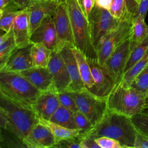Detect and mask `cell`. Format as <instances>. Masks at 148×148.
<instances>
[{"label":"cell","mask_w":148,"mask_h":148,"mask_svg":"<svg viewBox=\"0 0 148 148\" xmlns=\"http://www.w3.org/2000/svg\"><path fill=\"white\" fill-rule=\"evenodd\" d=\"M137 130L130 117L108 108L102 118L79 138L107 136L117 140L123 148H134Z\"/></svg>","instance_id":"1"},{"label":"cell","mask_w":148,"mask_h":148,"mask_svg":"<svg viewBox=\"0 0 148 148\" xmlns=\"http://www.w3.org/2000/svg\"><path fill=\"white\" fill-rule=\"evenodd\" d=\"M32 109L25 107L2 94L0 96V126L23 140L38 123Z\"/></svg>","instance_id":"2"},{"label":"cell","mask_w":148,"mask_h":148,"mask_svg":"<svg viewBox=\"0 0 148 148\" xmlns=\"http://www.w3.org/2000/svg\"><path fill=\"white\" fill-rule=\"evenodd\" d=\"M40 91L18 72H0V92L10 100L31 109Z\"/></svg>","instance_id":"3"},{"label":"cell","mask_w":148,"mask_h":148,"mask_svg":"<svg viewBox=\"0 0 148 148\" xmlns=\"http://www.w3.org/2000/svg\"><path fill=\"white\" fill-rule=\"evenodd\" d=\"M145 94L121 81L107 97L108 108L130 117L140 113L145 106Z\"/></svg>","instance_id":"4"},{"label":"cell","mask_w":148,"mask_h":148,"mask_svg":"<svg viewBox=\"0 0 148 148\" xmlns=\"http://www.w3.org/2000/svg\"><path fill=\"white\" fill-rule=\"evenodd\" d=\"M65 2L72 25L75 47L82 51L87 57L97 59L88 17L77 0H65Z\"/></svg>","instance_id":"5"},{"label":"cell","mask_w":148,"mask_h":148,"mask_svg":"<svg viewBox=\"0 0 148 148\" xmlns=\"http://www.w3.org/2000/svg\"><path fill=\"white\" fill-rule=\"evenodd\" d=\"M133 18L120 20L118 25L100 40L96 52L98 62L103 65L108 57L129 38Z\"/></svg>","instance_id":"6"},{"label":"cell","mask_w":148,"mask_h":148,"mask_svg":"<svg viewBox=\"0 0 148 148\" xmlns=\"http://www.w3.org/2000/svg\"><path fill=\"white\" fill-rule=\"evenodd\" d=\"M71 93L79 110L88 118L93 125L102 118L108 109L107 97L98 96L87 88L71 91Z\"/></svg>","instance_id":"7"},{"label":"cell","mask_w":148,"mask_h":148,"mask_svg":"<svg viewBox=\"0 0 148 148\" xmlns=\"http://www.w3.org/2000/svg\"><path fill=\"white\" fill-rule=\"evenodd\" d=\"M88 19L91 39L95 50L101 38L113 30L120 21V20L114 17L108 10L96 5L90 13Z\"/></svg>","instance_id":"8"},{"label":"cell","mask_w":148,"mask_h":148,"mask_svg":"<svg viewBox=\"0 0 148 148\" xmlns=\"http://www.w3.org/2000/svg\"><path fill=\"white\" fill-rule=\"evenodd\" d=\"M87 61L95 82L94 85L88 90L98 96L107 97L115 85L112 76L97 58L87 57Z\"/></svg>","instance_id":"9"},{"label":"cell","mask_w":148,"mask_h":148,"mask_svg":"<svg viewBox=\"0 0 148 148\" xmlns=\"http://www.w3.org/2000/svg\"><path fill=\"white\" fill-rule=\"evenodd\" d=\"M31 42L42 43L52 51H60V46L53 16L45 17L31 35Z\"/></svg>","instance_id":"10"},{"label":"cell","mask_w":148,"mask_h":148,"mask_svg":"<svg viewBox=\"0 0 148 148\" xmlns=\"http://www.w3.org/2000/svg\"><path fill=\"white\" fill-rule=\"evenodd\" d=\"M131 52L129 39L126 40L106 59L103 66L112 76L115 84L121 81Z\"/></svg>","instance_id":"11"},{"label":"cell","mask_w":148,"mask_h":148,"mask_svg":"<svg viewBox=\"0 0 148 148\" xmlns=\"http://www.w3.org/2000/svg\"><path fill=\"white\" fill-rule=\"evenodd\" d=\"M53 17L61 49L65 45L75 46L72 25L65 0L57 6Z\"/></svg>","instance_id":"12"},{"label":"cell","mask_w":148,"mask_h":148,"mask_svg":"<svg viewBox=\"0 0 148 148\" xmlns=\"http://www.w3.org/2000/svg\"><path fill=\"white\" fill-rule=\"evenodd\" d=\"M63 1L64 0H39L27 9L31 35L45 17L53 15L57 6Z\"/></svg>","instance_id":"13"},{"label":"cell","mask_w":148,"mask_h":148,"mask_svg":"<svg viewBox=\"0 0 148 148\" xmlns=\"http://www.w3.org/2000/svg\"><path fill=\"white\" fill-rule=\"evenodd\" d=\"M57 92L68 90L71 83L66 64L59 51H53L47 66Z\"/></svg>","instance_id":"14"},{"label":"cell","mask_w":148,"mask_h":148,"mask_svg":"<svg viewBox=\"0 0 148 148\" xmlns=\"http://www.w3.org/2000/svg\"><path fill=\"white\" fill-rule=\"evenodd\" d=\"M60 105L57 90H49L40 92L32 108L38 118L50 120Z\"/></svg>","instance_id":"15"},{"label":"cell","mask_w":148,"mask_h":148,"mask_svg":"<svg viewBox=\"0 0 148 148\" xmlns=\"http://www.w3.org/2000/svg\"><path fill=\"white\" fill-rule=\"evenodd\" d=\"M32 43L28 46L15 49L7 62L0 68V72H19L33 67L31 56Z\"/></svg>","instance_id":"16"},{"label":"cell","mask_w":148,"mask_h":148,"mask_svg":"<svg viewBox=\"0 0 148 148\" xmlns=\"http://www.w3.org/2000/svg\"><path fill=\"white\" fill-rule=\"evenodd\" d=\"M23 142L29 148L53 147L56 143L51 131L39 121Z\"/></svg>","instance_id":"17"},{"label":"cell","mask_w":148,"mask_h":148,"mask_svg":"<svg viewBox=\"0 0 148 148\" xmlns=\"http://www.w3.org/2000/svg\"><path fill=\"white\" fill-rule=\"evenodd\" d=\"M18 73L40 91L56 90L53 76L47 67L33 66Z\"/></svg>","instance_id":"18"},{"label":"cell","mask_w":148,"mask_h":148,"mask_svg":"<svg viewBox=\"0 0 148 148\" xmlns=\"http://www.w3.org/2000/svg\"><path fill=\"white\" fill-rule=\"evenodd\" d=\"M72 46L65 45L60 51L66 64L71 83L67 91H74L86 88L78 69L77 62L72 50Z\"/></svg>","instance_id":"19"},{"label":"cell","mask_w":148,"mask_h":148,"mask_svg":"<svg viewBox=\"0 0 148 148\" xmlns=\"http://www.w3.org/2000/svg\"><path fill=\"white\" fill-rule=\"evenodd\" d=\"M12 29L18 48L26 47L31 43L27 9L22 10L15 18Z\"/></svg>","instance_id":"20"},{"label":"cell","mask_w":148,"mask_h":148,"mask_svg":"<svg viewBox=\"0 0 148 148\" xmlns=\"http://www.w3.org/2000/svg\"><path fill=\"white\" fill-rule=\"evenodd\" d=\"M145 20V18L140 15H136L133 17L128 38L131 50L148 36V25Z\"/></svg>","instance_id":"21"},{"label":"cell","mask_w":148,"mask_h":148,"mask_svg":"<svg viewBox=\"0 0 148 148\" xmlns=\"http://www.w3.org/2000/svg\"><path fill=\"white\" fill-rule=\"evenodd\" d=\"M72 50L77 62L81 78L86 87L89 90L94 85L95 82L87 61V57L82 51L75 46L72 47Z\"/></svg>","instance_id":"22"},{"label":"cell","mask_w":148,"mask_h":148,"mask_svg":"<svg viewBox=\"0 0 148 148\" xmlns=\"http://www.w3.org/2000/svg\"><path fill=\"white\" fill-rule=\"evenodd\" d=\"M39 122L47 127L51 131L56 139V143L61 139L66 138H79L82 134V131L78 129L68 128L52 122L50 120H45L42 118H39Z\"/></svg>","instance_id":"23"},{"label":"cell","mask_w":148,"mask_h":148,"mask_svg":"<svg viewBox=\"0 0 148 148\" xmlns=\"http://www.w3.org/2000/svg\"><path fill=\"white\" fill-rule=\"evenodd\" d=\"M21 10L22 9L13 0H10L8 5L0 10L1 30L4 32L9 31L12 28L15 18Z\"/></svg>","instance_id":"24"},{"label":"cell","mask_w":148,"mask_h":148,"mask_svg":"<svg viewBox=\"0 0 148 148\" xmlns=\"http://www.w3.org/2000/svg\"><path fill=\"white\" fill-rule=\"evenodd\" d=\"M52 51L51 50L42 43H32L31 56L33 66L35 67H47Z\"/></svg>","instance_id":"25"},{"label":"cell","mask_w":148,"mask_h":148,"mask_svg":"<svg viewBox=\"0 0 148 148\" xmlns=\"http://www.w3.org/2000/svg\"><path fill=\"white\" fill-rule=\"evenodd\" d=\"M17 47L12 28L8 32H5L0 38V68L7 62Z\"/></svg>","instance_id":"26"},{"label":"cell","mask_w":148,"mask_h":148,"mask_svg":"<svg viewBox=\"0 0 148 148\" xmlns=\"http://www.w3.org/2000/svg\"><path fill=\"white\" fill-rule=\"evenodd\" d=\"M50 120L68 128L77 129L73 119V112L61 104Z\"/></svg>","instance_id":"27"},{"label":"cell","mask_w":148,"mask_h":148,"mask_svg":"<svg viewBox=\"0 0 148 148\" xmlns=\"http://www.w3.org/2000/svg\"><path fill=\"white\" fill-rule=\"evenodd\" d=\"M148 49V36L138 45L131 50L129 57L125 66L124 72L133 66L146 54Z\"/></svg>","instance_id":"28"},{"label":"cell","mask_w":148,"mask_h":148,"mask_svg":"<svg viewBox=\"0 0 148 148\" xmlns=\"http://www.w3.org/2000/svg\"><path fill=\"white\" fill-rule=\"evenodd\" d=\"M148 64V49L145 56L133 66L125 72L121 81L127 86H131L132 81L139 72Z\"/></svg>","instance_id":"29"},{"label":"cell","mask_w":148,"mask_h":148,"mask_svg":"<svg viewBox=\"0 0 148 148\" xmlns=\"http://www.w3.org/2000/svg\"><path fill=\"white\" fill-rule=\"evenodd\" d=\"M109 11L114 17L120 20L134 17L128 12L124 0H112Z\"/></svg>","instance_id":"30"},{"label":"cell","mask_w":148,"mask_h":148,"mask_svg":"<svg viewBox=\"0 0 148 148\" xmlns=\"http://www.w3.org/2000/svg\"><path fill=\"white\" fill-rule=\"evenodd\" d=\"M131 86L146 94L148 91V64L132 81Z\"/></svg>","instance_id":"31"},{"label":"cell","mask_w":148,"mask_h":148,"mask_svg":"<svg viewBox=\"0 0 148 148\" xmlns=\"http://www.w3.org/2000/svg\"><path fill=\"white\" fill-rule=\"evenodd\" d=\"M73 119L77 129L82 131L81 135L90 130L94 126L88 118L80 110L73 112Z\"/></svg>","instance_id":"32"},{"label":"cell","mask_w":148,"mask_h":148,"mask_svg":"<svg viewBox=\"0 0 148 148\" xmlns=\"http://www.w3.org/2000/svg\"><path fill=\"white\" fill-rule=\"evenodd\" d=\"M60 104L70 109L72 112L79 110L76 102L70 91H62L57 92Z\"/></svg>","instance_id":"33"},{"label":"cell","mask_w":148,"mask_h":148,"mask_svg":"<svg viewBox=\"0 0 148 148\" xmlns=\"http://www.w3.org/2000/svg\"><path fill=\"white\" fill-rule=\"evenodd\" d=\"M136 130L148 137V116L138 113L131 117Z\"/></svg>","instance_id":"34"},{"label":"cell","mask_w":148,"mask_h":148,"mask_svg":"<svg viewBox=\"0 0 148 148\" xmlns=\"http://www.w3.org/2000/svg\"><path fill=\"white\" fill-rule=\"evenodd\" d=\"M95 141L100 148H123L117 140L109 137H98L95 138Z\"/></svg>","instance_id":"35"},{"label":"cell","mask_w":148,"mask_h":148,"mask_svg":"<svg viewBox=\"0 0 148 148\" xmlns=\"http://www.w3.org/2000/svg\"><path fill=\"white\" fill-rule=\"evenodd\" d=\"M80 139L79 138H70L61 139L58 141L53 147L58 148H81L80 145Z\"/></svg>","instance_id":"36"},{"label":"cell","mask_w":148,"mask_h":148,"mask_svg":"<svg viewBox=\"0 0 148 148\" xmlns=\"http://www.w3.org/2000/svg\"><path fill=\"white\" fill-rule=\"evenodd\" d=\"M80 145L81 148H100L95 141V138L92 136H86L82 138Z\"/></svg>","instance_id":"37"},{"label":"cell","mask_w":148,"mask_h":148,"mask_svg":"<svg viewBox=\"0 0 148 148\" xmlns=\"http://www.w3.org/2000/svg\"><path fill=\"white\" fill-rule=\"evenodd\" d=\"M148 148V137L137 130L134 148Z\"/></svg>","instance_id":"38"},{"label":"cell","mask_w":148,"mask_h":148,"mask_svg":"<svg viewBox=\"0 0 148 148\" xmlns=\"http://www.w3.org/2000/svg\"><path fill=\"white\" fill-rule=\"evenodd\" d=\"M127 9L129 13L135 17L137 13L139 7V3L136 0H124Z\"/></svg>","instance_id":"39"},{"label":"cell","mask_w":148,"mask_h":148,"mask_svg":"<svg viewBox=\"0 0 148 148\" xmlns=\"http://www.w3.org/2000/svg\"><path fill=\"white\" fill-rule=\"evenodd\" d=\"M147 10L148 0H140L139 2V7L136 15H140L145 18L146 16Z\"/></svg>","instance_id":"40"},{"label":"cell","mask_w":148,"mask_h":148,"mask_svg":"<svg viewBox=\"0 0 148 148\" xmlns=\"http://www.w3.org/2000/svg\"><path fill=\"white\" fill-rule=\"evenodd\" d=\"M22 10L27 9L29 6L39 0H13Z\"/></svg>","instance_id":"41"},{"label":"cell","mask_w":148,"mask_h":148,"mask_svg":"<svg viewBox=\"0 0 148 148\" xmlns=\"http://www.w3.org/2000/svg\"><path fill=\"white\" fill-rule=\"evenodd\" d=\"M95 0H84V7L85 10V13L87 17L92 9L95 5Z\"/></svg>","instance_id":"42"},{"label":"cell","mask_w":148,"mask_h":148,"mask_svg":"<svg viewBox=\"0 0 148 148\" xmlns=\"http://www.w3.org/2000/svg\"><path fill=\"white\" fill-rule=\"evenodd\" d=\"M112 3V0H95V5L97 6L109 10L110 5Z\"/></svg>","instance_id":"43"},{"label":"cell","mask_w":148,"mask_h":148,"mask_svg":"<svg viewBox=\"0 0 148 148\" xmlns=\"http://www.w3.org/2000/svg\"><path fill=\"white\" fill-rule=\"evenodd\" d=\"M9 1L10 0H0V10L7 5Z\"/></svg>","instance_id":"44"},{"label":"cell","mask_w":148,"mask_h":148,"mask_svg":"<svg viewBox=\"0 0 148 148\" xmlns=\"http://www.w3.org/2000/svg\"><path fill=\"white\" fill-rule=\"evenodd\" d=\"M141 113H143V114H146L148 116V105H145L144 106V107L143 108L141 112Z\"/></svg>","instance_id":"45"},{"label":"cell","mask_w":148,"mask_h":148,"mask_svg":"<svg viewBox=\"0 0 148 148\" xmlns=\"http://www.w3.org/2000/svg\"><path fill=\"white\" fill-rule=\"evenodd\" d=\"M81 8L82 9L83 11L85 13V10H84V0H77ZM86 14V13H85Z\"/></svg>","instance_id":"46"},{"label":"cell","mask_w":148,"mask_h":148,"mask_svg":"<svg viewBox=\"0 0 148 148\" xmlns=\"http://www.w3.org/2000/svg\"><path fill=\"white\" fill-rule=\"evenodd\" d=\"M145 105H148V91L146 92L145 94Z\"/></svg>","instance_id":"47"},{"label":"cell","mask_w":148,"mask_h":148,"mask_svg":"<svg viewBox=\"0 0 148 148\" xmlns=\"http://www.w3.org/2000/svg\"><path fill=\"white\" fill-rule=\"evenodd\" d=\"M136 1H138V3H139V1H140V0H136Z\"/></svg>","instance_id":"48"},{"label":"cell","mask_w":148,"mask_h":148,"mask_svg":"<svg viewBox=\"0 0 148 148\" xmlns=\"http://www.w3.org/2000/svg\"><path fill=\"white\" fill-rule=\"evenodd\" d=\"M47 1H56V0H47Z\"/></svg>","instance_id":"49"}]
</instances>
